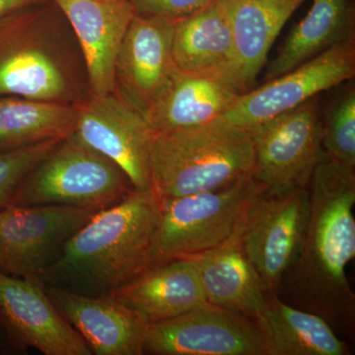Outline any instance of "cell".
Masks as SVG:
<instances>
[{
	"label": "cell",
	"instance_id": "cell-1",
	"mask_svg": "<svg viewBox=\"0 0 355 355\" xmlns=\"http://www.w3.org/2000/svg\"><path fill=\"white\" fill-rule=\"evenodd\" d=\"M308 191L304 237L277 295L323 318L338 336L352 338L355 294L347 266L355 256L354 169L327 159L313 173Z\"/></svg>",
	"mask_w": 355,
	"mask_h": 355
},
{
	"label": "cell",
	"instance_id": "cell-2",
	"mask_svg": "<svg viewBox=\"0 0 355 355\" xmlns=\"http://www.w3.org/2000/svg\"><path fill=\"white\" fill-rule=\"evenodd\" d=\"M160 207V198L150 189L132 190L98 210L65 242L42 280L96 295L132 282L150 265Z\"/></svg>",
	"mask_w": 355,
	"mask_h": 355
},
{
	"label": "cell",
	"instance_id": "cell-3",
	"mask_svg": "<svg viewBox=\"0 0 355 355\" xmlns=\"http://www.w3.org/2000/svg\"><path fill=\"white\" fill-rule=\"evenodd\" d=\"M0 96L71 105L90 97L76 36L51 0L0 18Z\"/></svg>",
	"mask_w": 355,
	"mask_h": 355
},
{
	"label": "cell",
	"instance_id": "cell-4",
	"mask_svg": "<svg viewBox=\"0 0 355 355\" xmlns=\"http://www.w3.org/2000/svg\"><path fill=\"white\" fill-rule=\"evenodd\" d=\"M253 140L220 116L195 127L154 132L153 190L160 198L225 188L254 177Z\"/></svg>",
	"mask_w": 355,
	"mask_h": 355
},
{
	"label": "cell",
	"instance_id": "cell-5",
	"mask_svg": "<svg viewBox=\"0 0 355 355\" xmlns=\"http://www.w3.org/2000/svg\"><path fill=\"white\" fill-rule=\"evenodd\" d=\"M266 190L252 177L219 190L160 198L149 266L193 258L235 239Z\"/></svg>",
	"mask_w": 355,
	"mask_h": 355
},
{
	"label": "cell",
	"instance_id": "cell-6",
	"mask_svg": "<svg viewBox=\"0 0 355 355\" xmlns=\"http://www.w3.org/2000/svg\"><path fill=\"white\" fill-rule=\"evenodd\" d=\"M132 190L118 165L70 135L28 173L7 205H67L98 211Z\"/></svg>",
	"mask_w": 355,
	"mask_h": 355
},
{
	"label": "cell",
	"instance_id": "cell-7",
	"mask_svg": "<svg viewBox=\"0 0 355 355\" xmlns=\"http://www.w3.org/2000/svg\"><path fill=\"white\" fill-rule=\"evenodd\" d=\"M247 130L254 144V178L270 193L307 188L318 165L329 159L317 96Z\"/></svg>",
	"mask_w": 355,
	"mask_h": 355
},
{
	"label": "cell",
	"instance_id": "cell-8",
	"mask_svg": "<svg viewBox=\"0 0 355 355\" xmlns=\"http://www.w3.org/2000/svg\"><path fill=\"white\" fill-rule=\"evenodd\" d=\"M73 135L110 159L127 175L133 190L153 189L151 146L154 130L144 114L114 90L76 105Z\"/></svg>",
	"mask_w": 355,
	"mask_h": 355
},
{
	"label": "cell",
	"instance_id": "cell-9",
	"mask_svg": "<svg viewBox=\"0 0 355 355\" xmlns=\"http://www.w3.org/2000/svg\"><path fill=\"white\" fill-rule=\"evenodd\" d=\"M96 210L67 205H6L0 209V270L42 279L65 242Z\"/></svg>",
	"mask_w": 355,
	"mask_h": 355
},
{
	"label": "cell",
	"instance_id": "cell-10",
	"mask_svg": "<svg viewBox=\"0 0 355 355\" xmlns=\"http://www.w3.org/2000/svg\"><path fill=\"white\" fill-rule=\"evenodd\" d=\"M309 209L307 187L284 193L266 190L250 210L238 238L266 293L279 294L282 279L300 249Z\"/></svg>",
	"mask_w": 355,
	"mask_h": 355
},
{
	"label": "cell",
	"instance_id": "cell-11",
	"mask_svg": "<svg viewBox=\"0 0 355 355\" xmlns=\"http://www.w3.org/2000/svg\"><path fill=\"white\" fill-rule=\"evenodd\" d=\"M146 352L158 355H272L260 324L211 304L149 324Z\"/></svg>",
	"mask_w": 355,
	"mask_h": 355
},
{
	"label": "cell",
	"instance_id": "cell-12",
	"mask_svg": "<svg viewBox=\"0 0 355 355\" xmlns=\"http://www.w3.org/2000/svg\"><path fill=\"white\" fill-rule=\"evenodd\" d=\"M354 38L334 44L260 87L243 93L223 118L248 130L354 78Z\"/></svg>",
	"mask_w": 355,
	"mask_h": 355
},
{
	"label": "cell",
	"instance_id": "cell-13",
	"mask_svg": "<svg viewBox=\"0 0 355 355\" xmlns=\"http://www.w3.org/2000/svg\"><path fill=\"white\" fill-rule=\"evenodd\" d=\"M0 322L17 345L43 354H92L49 297L42 279H22L0 270Z\"/></svg>",
	"mask_w": 355,
	"mask_h": 355
},
{
	"label": "cell",
	"instance_id": "cell-14",
	"mask_svg": "<svg viewBox=\"0 0 355 355\" xmlns=\"http://www.w3.org/2000/svg\"><path fill=\"white\" fill-rule=\"evenodd\" d=\"M175 23L135 14L114 67L116 90L142 114L164 92L178 69L172 55Z\"/></svg>",
	"mask_w": 355,
	"mask_h": 355
},
{
	"label": "cell",
	"instance_id": "cell-15",
	"mask_svg": "<svg viewBox=\"0 0 355 355\" xmlns=\"http://www.w3.org/2000/svg\"><path fill=\"white\" fill-rule=\"evenodd\" d=\"M67 18L83 55L92 96L116 90L114 67L135 9L130 0H51Z\"/></svg>",
	"mask_w": 355,
	"mask_h": 355
},
{
	"label": "cell",
	"instance_id": "cell-16",
	"mask_svg": "<svg viewBox=\"0 0 355 355\" xmlns=\"http://www.w3.org/2000/svg\"><path fill=\"white\" fill-rule=\"evenodd\" d=\"M44 288L91 352L98 355L144 354L149 324L111 294L85 295L46 284Z\"/></svg>",
	"mask_w": 355,
	"mask_h": 355
},
{
	"label": "cell",
	"instance_id": "cell-17",
	"mask_svg": "<svg viewBox=\"0 0 355 355\" xmlns=\"http://www.w3.org/2000/svg\"><path fill=\"white\" fill-rule=\"evenodd\" d=\"M306 0H222L233 38V86L253 89L275 39Z\"/></svg>",
	"mask_w": 355,
	"mask_h": 355
},
{
	"label": "cell",
	"instance_id": "cell-18",
	"mask_svg": "<svg viewBox=\"0 0 355 355\" xmlns=\"http://www.w3.org/2000/svg\"><path fill=\"white\" fill-rule=\"evenodd\" d=\"M108 294L148 324L209 304L190 259H177L149 266L132 282Z\"/></svg>",
	"mask_w": 355,
	"mask_h": 355
},
{
	"label": "cell",
	"instance_id": "cell-19",
	"mask_svg": "<svg viewBox=\"0 0 355 355\" xmlns=\"http://www.w3.org/2000/svg\"><path fill=\"white\" fill-rule=\"evenodd\" d=\"M238 237L189 259L209 304L249 318L261 327L268 293Z\"/></svg>",
	"mask_w": 355,
	"mask_h": 355
},
{
	"label": "cell",
	"instance_id": "cell-20",
	"mask_svg": "<svg viewBox=\"0 0 355 355\" xmlns=\"http://www.w3.org/2000/svg\"><path fill=\"white\" fill-rule=\"evenodd\" d=\"M172 55L182 73L219 79L234 87L232 32L222 0L175 23Z\"/></svg>",
	"mask_w": 355,
	"mask_h": 355
},
{
	"label": "cell",
	"instance_id": "cell-21",
	"mask_svg": "<svg viewBox=\"0 0 355 355\" xmlns=\"http://www.w3.org/2000/svg\"><path fill=\"white\" fill-rule=\"evenodd\" d=\"M240 95L219 79L189 76L178 70L144 116L154 132L195 127L220 118Z\"/></svg>",
	"mask_w": 355,
	"mask_h": 355
},
{
	"label": "cell",
	"instance_id": "cell-22",
	"mask_svg": "<svg viewBox=\"0 0 355 355\" xmlns=\"http://www.w3.org/2000/svg\"><path fill=\"white\" fill-rule=\"evenodd\" d=\"M354 38L352 0H313L307 15L291 30L268 64L266 81L286 73L334 44Z\"/></svg>",
	"mask_w": 355,
	"mask_h": 355
},
{
	"label": "cell",
	"instance_id": "cell-23",
	"mask_svg": "<svg viewBox=\"0 0 355 355\" xmlns=\"http://www.w3.org/2000/svg\"><path fill=\"white\" fill-rule=\"evenodd\" d=\"M272 355H347L349 345L323 318L266 294L263 326Z\"/></svg>",
	"mask_w": 355,
	"mask_h": 355
},
{
	"label": "cell",
	"instance_id": "cell-24",
	"mask_svg": "<svg viewBox=\"0 0 355 355\" xmlns=\"http://www.w3.org/2000/svg\"><path fill=\"white\" fill-rule=\"evenodd\" d=\"M76 114V105L0 96V153L67 139Z\"/></svg>",
	"mask_w": 355,
	"mask_h": 355
},
{
	"label": "cell",
	"instance_id": "cell-25",
	"mask_svg": "<svg viewBox=\"0 0 355 355\" xmlns=\"http://www.w3.org/2000/svg\"><path fill=\"white\" fill-rule=\"evenodd\" d=\"M322 144L328 158L355 167V90L349 86L338 96L323 120Z\"/></svg>",
	"mask_w": 355,
	"mask_h": 355
},
{
	"label": "cell",
	"instance_id": "cell-26",
	"mask_svg": "<svg viewBox=\"0 0 355 355\" xmlns=\"http://www.w3.org/2000/svg\"><path fill=\"white\" fill-rule=\"evenodd\" d=\"M62 139L0 153V209L6 207L14 191L33 168L46 158Z\"/></svg>",
	"mask_w": 355,
	"mask_h": 355
},
{
	"label": "cell",
	"instance_id": "cell-27",
	"mask_svg": "<svg viewBox=\"0 0 355 355\" xmlns=\"http://www.w3.org/2000/svg\"><path fill=\"white\" fill-rule=\"evenodd\" d=\"M135 12L177 23L195 15L217 0H130Z\"/></svg>",
	"mask_w": 355,
	"mask_h": 355
},
{
	"label": "cell",
	"instance_id": "cell-28",
	"mask_svg": "<svg viewBox=\"0 0 355 355\" xmlns=\"http://www.w3.org/2000/svg\"><path fill=\"white\" fill-rule=\"evenodd\" d=\"M46 0H0V18L23 7L41 3Z\"/></svg>",
	"mask_w": 355,
	"mask_h": 355
}]
</instances>
